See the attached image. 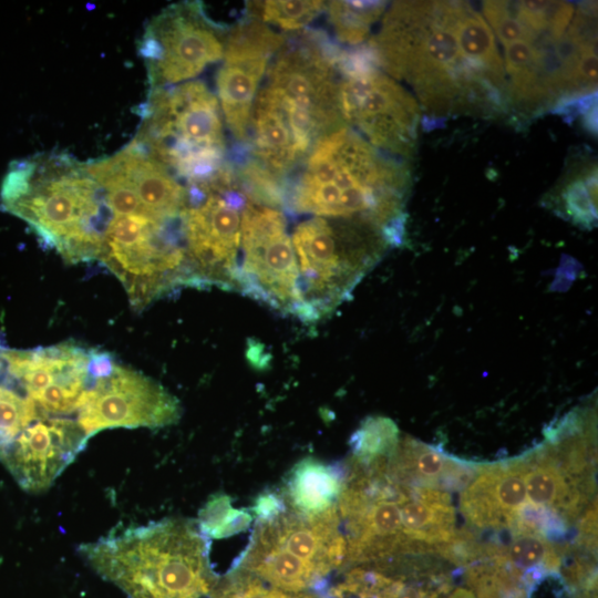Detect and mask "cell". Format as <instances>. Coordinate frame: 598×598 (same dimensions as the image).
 I'll return each instance as SVG.
<instances>
[{"instance_id": "cell-1", "label": "cell", "mask_w": 598, "mask_h": 598, "mask_svg": "<svg viewBox=\"0 0 598 598\" xmlns=\"http://www.w3.org/2000/svg\"><path fill=\"white\" fill-rule=\"evenodd\" d=\"M299 166L283 188L291 212L368 223L390 246L403 243L410 183L404 162L343 125L321 137Z\"/></svg>"}, {"instance_id": "cell-2", "label": "cell", "mask_w": 598, "mask_h": 598, "mask_svg": "<svg viewBox=\"0 0 598 598\" xmlns=\"http://www.w3.org/2000/svg\"><path fill=\"white\" fill-rule=\"evenodd\" d=\"M0 204L69 262L100 258L113 217L85 163L60 152L13 162L1 184Z\"/></svg>"}, {"instance_id": "cell-3", "label": "cell", "mask_w": 598, "mask_h": 598, "mask_svg": "<svg viewBox=\"0 0 598 598\" xmlns=\"http://www.w3.org/2000/svg\"><path fill=\"white\" fill-rule=\"evenodd\" d=\"M460 8L454 1L394 2L369 42L378 65L411 83L433 117L466 111L478 86L498 85L462 56L454 32Z\"/></svg>"}, {"instance_id": "cell-4", "label": "cell", "mask_w": 598, "mask_h": 598, "mask_svg": "<svg viewBox=\"0 0 598 598\" xmlns=\"http://www.w3.org/2000/svg\"><path fill=\"white\" fill-rule=\"evenodd\" d=\"M208 538L197 525L167 518L85 544L93 568L130 598H212Z\"/></svg>"}, {"instance_id": "cell-5", "label": "cell", "mask_w": 598, "mask_h": 598, "mask_svg": "<svg viewBox=\"0 0 598 598\" xmlns=\"http://www.w3.org/2000/svg\"><path fill=\"white\" fill-rule=\"evenodd\" d=\"M340 54L318 32L286 38L256 95L254 104L285 127L302 159L321 137L346 125L339 97Z\"/></svg>"}, {"instance_id": "cell-6", "label": "cell", "mask_w": 598, "mask_h": 598, "mask_svg": "<svg viewBox=\"0 0 598 598\" xmlns=\"http://www.w3.org/2000/svg\"><path fill=\"white\" fill-rule=\"evenodd\" d=\"M140 114L134 140L187 184L205 182L228 164L218 100L202 81L148 91Z\"/></svg>"}, {"instance_id": "cell-7", "label": "cell", "mask_w": 598, "mask_h": 598, "mask_svg": "<svg viewBox=\"0 0 598 598\" xmlns=\"http://www.w3.org/2000/svg\"><path fill=\"white\" fill-rule=\"evenodd\" d=\"M307 321L326 315L346 298L391 247L375 226L313 216L292 234Z\"/></svg>"}, {"instance_id": "cell-8", "label": "cell", "mask_w": 598, "mask_h": 598, "mask_svg": "<svg viewBox=\"0 0 598 598\" xmlns=\"http://www.w3.org/2000/svg\"><path fill=\"white\" fill-rule=\"evenodd\" d=\"M99 259L122 281L137 308L175 286H193L182 216L164 220L113 215Z\"/></svg>"}, {"instance_id": "cell-9", "label": "cell", "mask_w": 598, "mask_h": 598, "mask_svg": "<svg viewBox=\"0 0 598 598\" xmlns=\"http://www.w3.org/2000/svg\"><path fill=\"white\" fill-rule=\"evenodd\" d=\"M228 165L213 178L188 184L183 231L194 286L235 287L241 214L248 202Z\"/></svg>"}, {"instance_id": "cell-10", "label": "cell", "mask_w": 598, "mask_h": 598, "mask_svg": "<svg viewBox=\"0 0 598 598\" xmlns=\"http://www.w3.org/2000/svg\"><path fill=\"white\" fill-rule=\"evenodd\" d=\"M227 31L206 14L198 1L164 8L147 23L138 45L150 91L192 81L223 59Z\"/></svg>"}, {"instance_id": "cell-11", "label": "cell", "mask_w": 598, "mask_h": 598, "mask_svg": "<svg viewBox=\"0 0 598 598\" xmlns=\"http://www.w3.org/2000/svg\"><path fill=\"white\" fill-rule=\"evenodd\" d=\"M240 246L236 287L307 321L297 258L282 213L248 198L241 214Z\"/></svg>"}, {"instance_id": "cell-12", "label": "cell", "mask_w": 598, "mask_h": 598, "mask_svg": "<svg viewBox=\"0 0 598 598\" xmlns=\"http://www.w3.org/2000/svg\"><path fill=\"white\" fill-rule=\"evenodd\" d=\"M340 109L343 122L357 127L378 148L401 156L412 154L419 122L414 97L377 64L340 69Z\"/></svg>"}, {"instance_id": "cell-13", "label": "cell", "mask_w": 598, "mask_h": 598, "mask_svg": "<svg viewBox=\"0 0 598 598\" xmlns=\"http://www.w3.org/2000/svg\"><path fill=\"white\" fill-rule=\"evenodd\" d=\"M76 413V422L91 437L106 429L174 424L181 405L155 380L115 362L107 375L93 379Z\"/></svg>"}, {"instance_id": "cell-14", "label": "cell", "mask_w": 598, "mask_h": 598, "mask_svg": "<svg viewBox=\"0 0 598 598\" xmlns=\"http://www.w3.org/2000/svg\"><path fill=\"white\" fill-rule=\"evenodd\" d=\"M286 35L246 12L228 28L216 84L223 115L237 142L248 143L255 99Z\"/></svg>"}, {"instance_id": "cell-15", "label": "cell", "mask_w": 598, "mask_h": 598, "mask_svg": "<svg viewBox=\"0 0 598 598\" xmlns=\"http://www.w3.org/2000/svg\"><path fill=\"white\" fill-rule=\"evenodd\" d=\"M90 353L71 342L32 350L2 348L6 372L45 416L78 412L93 381Z\"/></svg>"}, {"instance_id": "cell-16", "label": "cell", "mask_w": 598, "mask_h": 598, "mask_svg": "<svg viewBox=\"0 0 598 598\" xmlns=\"http://www.w3.org/2000/svg\"><path fill=\"white\" fill-rule=\"evenodd\" d=\"M89 439L76 420L43 415L24 429L0 458L22 488L38 493L52 485Z\"/></svg>"}, {"instance_id": "cell-17", "label": "cell", "mask_w": 598, "mask_h": 598, "mask_svg": "<svg viewBox=\"0 0 598 598\" xmlns=\"http://www.w3.org/2000/svg\"><path fill=\"white\" fill-rule=\"evenodd\" d=\"M526 499L520 460L481 466L461 495L465 518L477 527L509 528Z\"/></svg>"}, {"instance_id": "cell-18", "label": "cell", "mask_w": 598, "mask_h": 598, "mask_svg": "<svg viewBox=\"0 0 598 598\" xmlns=\"http://www.w3.org/2000/svg\"><path fill=\"white\" fill-rule=\"evenodd\" d=\"M109 158L147 216L164 220L182 216L187 206L186 187L140 143L133 140Z\"/></svg>"}, {"instance_id": "cell-19", "label": "cell", "mask_w": 598, "mask_h": 598, "mask_svg": "<svg viewBox=\"0 0 598 598\" xmlns=\"http://www.w3.org/2000/svg\"><path fill=\"white\" fill-rule=\"evenodd\" d=\"M347 475V463L326 464L308 457L290 470L280 494L290 509L318 515L337 505Z\"/></svg>"}, {"instance_id": "cell-20", "label": "cell", "mask_w": 598, "mask_h": 598, "mask_svg": "<svg viewBox=\"0 0 598 598\" xmlns=\"http://www.w3.org/2000/svg\"><path fill=\"white\" fill-rule=\"evenodd\" d=\"M235 569L251 574L283 591L326 590L327 579L310 564L254 535ZM234 569V570H235Z\"/></svg>"}, {"instance_id": "cell-21", "label": "cell", "mask_w": 598, "mask_h": 598, "mask_svg": "<svg viewBox=\"0 0 598 598\" xmlns=\"http://www.w3.org/2000/svg\"><path fill=\"white\" fill-rule=\"evenodd\" d=\"M522 462L529 502L555 509L565 520L575 518L586 493L559 467L548 446L540 445L523 456Z\"/></svg>"}, {"instance_id": "cell-22", "label": "cell", "mask_w": 598, "mask_h": 598, "mask_svg": "<svg viewBox=\"0 0 598 598\" xmlns=\"http://www.w3.org/2000/svg\"><path fill=\"white\" fill-rule=\"evenodd\" d=\"M454 32L460 52L466 61L495 79L506 82L492 30L483 17L464 2H461Z\"/></svg>"}, {"instance_id": "cell-23", "label": "cell", "mask_w": 598, "mask_h": 598, "mask_svg": "<svg viewBox=\"0 0 598 598\" xmlns=\"http://www.w3.org/2000/svg\"><path fill=\"white\" fill-rule=\"evenodd\" d=\"M400 504L402 533L411 542L435 548L455 535L452 504L426 503L410 497Z\"/></svg>"}, {"instance_id": "cell-24", "label": "cell", "mask_w": 598, "mask_h": 598, "mask_svg": "<svg viewBox=\"0 0 598 598\" xmlns=\"http://www.w3.org/2000/svg\"><path fill=\"white\" fill-rule=\"evenodd\" d=\"M558 206V214L585 228L597 221V168H585L582 173L568 176L551 197Z\"/></svg>"}, {"instance_id": "cell-25", "label": "cell", "mask_w": 598, "mask_h": 598, "mask_svg": "<svg viewBox=\"0 0 598 598\" xmlns=\"http://www.w3.org/2000/svg\"><path fill=\"white\" fill-rule=\"evenodd\" d=\"M337 39L355 45L363 42L371 27L386 8L384 1H330L326 4Z\"/></svg>"}, {"instance_id": "cell-26", "label": "cell", "mask_w": 598, "mask_h": 598, "mask_svg": "<svg viewBox=\"0 0 598 598\" xmlns=\"http://www.w3.org/2000/svg\"><path fill=\"white\" fill-rule=\"evenodd\" d=\"M3 360V359H2ZM0 380V454L32 422L43 416L34 402L6 372L3 365Z\"/></svg>"}, {"instance_id": "cell-27", "label": "cell", "mask_w": 598, "mask_h": 598, "mask_svg": "<svg viewBox=\"0 0 598 598\" xmlns=\"http://www.w3.org/2000/svg\"><path fill=\"white\" fill-rule=\"evenodd\" d=\"M396 424L385 416H368L352 433L349 445L352 460L369 465L378 460L389 458L400 437Z\"/></svg>"}, {"instance_id": "cell-28", "label": "cell", "mask_w": 598, "mask_h": 598, "mask_svg": "<svg viewBox=\"0 0 598 598\" xmlns=\"http://www.w3.org/2000/svg\"><path fill=\"white\" fill-rule=\"evenodd\" d=\"M254 516L246 509H237L227 494H215L202 507L197 527L208 539H224L246 532Z\"/></svg>"}, {"instance_id": "cell-29", "label": "cell", "mask_w": 598, "mask_h": 598, "mask_svg": "<svg viewBox=\"0 0 598 598\" xmlns=\"http://www.w3.org/2000/svg\"><path fill=\"white\" fill-rule=\"evenodd\" d=\"M247 3V13L283 31H299L326 9L324 1L274 0Z\"/></svg>"}, {"instance_id": "cell-30", "label": "cell", "mask_w": 598, "mask_h": 598, "mask_svg": "<svg viewBox=\"0 0 598 598\" xmlns=\"http://www.w3.org/2000/svg\"><path fill=\"white\" fill-rule=\"evenodd\" d=\"M561 555L547 538L534 533H514L505 547V559L522 573L538 565L550 574H558Z\"/></svg>"}, {"instance_id": "cell-31", "label": "cell", "mask_w": 598, "mask_h": 598, "mask_svg": "<svg viewBox=\"0 0 598 598\" xmlns=\"http://www.w3.org/2000/svg\"><path fill=\"white\" fill-rule=\"evenodd\" d=\"M212 598H313V596L307 592L283 591L251 574L236 569V573L214 588Z\"/></svg>"}, {"instance_id": "cell-32", "label": "cell", "mask_w": 598, "mask_h": 598, "mask_svg": "<svg viewBox=\"0 0 598 598\" xmlns=\"http://www.w3.org/2000/svg\"><path fill=\"white\" fill-rule=\"evenodd\" d=\"M483 11L504 45L515 41L532 43L536 35L511 12L508 1H485Z\"/></svg>"}, {"instance_id": "cell-33", "label": "cell", "mask_w": 598, "mask_h": 598, "mask_svg": "<svg viewBox=\"0 0 598 598\" xmlns=\"http://www.w3.org/2000/svg\"><path fill=\"white\" fill-rule=\"evenodd\" d=\"M536 52L527 41H515L505 45V69L509 78L535 63Z\"/></svg>"}, {"instance_id": "cell-34", "label": "cell", "mask_w": 598, "mask_h": 598, "mask_svg": "<svg viewBox=\"0 0 598 598\" xmlns=\"http://www.w3.org/2000/svg\"><path fill=\"white\" fill-rule=\"evenodd\" d=\"M286 509L287 505L281 494L264 492L255 498L250 513L256 522L262 523L276 518Z\"/></svg>"}, {"instance_id": "cell-35", "label": "cell", "mask_w": 598, "mask_h": 598, "mask_svg": "<svg viewBox=\"0 0 598 598\" xmlns=\"http://www.w3.org/2000/svg\"><path fill=\"white\" fill-rule=\"evenodd\" d=\"M597 505L591 506L579 524V543L591 550L596 549Z\"/></svg>"}, {"instance_id": "cell-36", "label": "cell", "mask_w": 598, "mask_h": 598, "mask_svg": "<svg viewBox=\"0 0 598 598\" xmlns=\"http://www.w3.org/2000/svg\"><path fill=\"white\" fill-rule=\"evenodd\" d=\"M448 598H475V596L466 588H457L450 595Z\"/></svg>"}]
</instances>
